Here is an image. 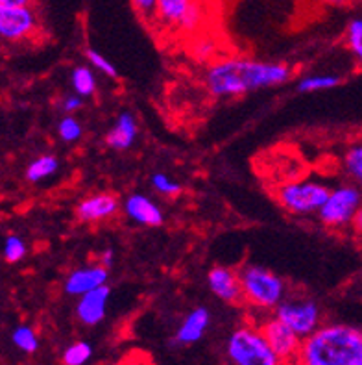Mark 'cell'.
Returning a JSON list of instances; mask_svg holds the SVG:
<instances>
[{
	"mask_svg": "<svg viewBox=\"0 0 362 365\" xmlns=\"http://www.w3.org/2000/svg\"><path fill=\"white\" fill-rule=\"evenodd\" d=\"M292 78L290 65L253 58H224L206 71V88L216 98L240 97L259 89L275 88Z\"/></svg>",
	"mask_w": 362,
	"mask_h": 365,
	"instance_id": "1",
	"label": "cell"
},
{
	"mask_svg": "<svg viewBox=\"0 0 362 365\" xmlns=\"http://www.w3.org/2000/svg\"><path fill=\"white\" fill-rule=\"evenodd\" d=\"M294 365H362V330L344 323L321 324L303 339Z\"/></svg>",
	"mask_w": 362,
	"mask_h": 365,
	"instance_id": "2",
	"label": "cell"
},
{
	"mask_svg": "<svg viewBox=\"0 0 362 365\" xmlns=\"http://www.w3.org/2000/svg\"><path fill=\"white\" fill-rule=\"evenodd\" d=\"M225 356L231 365H284L261 329L253 324H240L228 336Z\"/></svg>",
	"mask_w": 362,
	"mask_h": 365,
	"instance_id": "3",
	"label": "cell"
},
{
	"mask_svg": "<svg viewBox=\"0 0 362 365\" xmlns=\"http://www.w3.org/2000/svg\"><path fill=\"white\" fill-rule=\"evenodd\" d=\"M239 277L244 301L257 310H275L287 297V284L283 278L262 265H244Z\"/></svg>",
	"mask_w": 362,
	"mask_h": 365,
	"instance_id": "4",
	"label": "cell"
},
{
	"mask_svg": "<svg viewBox=\"0 0 362 365\" xmlns=\"http://www.w3.org/2000/svg\"><path fill=\"white\" fill-rule=\"evenodd\" d=\"M331 190L318 180H299L283 184L277 190V200L292 215L318 213L329 199Z\"/></svg>",
	"mask_w": 362,
	"mask_h": 365,
	"instance_id": "5",
	"label": "cell"
},
{
	"mask_svg": "<svg viewBox=\"0 0 362 365\" xmlns=\"http://www.w3.org/2000/svg\"><path fill=\"white\" fill-rule=\"evenodd\" d=\"M362 208V191L357 185H340L331 190L329 199L318 212V219L327 228H342L351 225L358 210Z\"/></svg>",
	"mask_w": 362,
	"mask_h": 365,
	"instance_id": "6",
	"label": "cell"
},
{
	"mask_svg": "<svg viewBox=\"0 0 362 365\" xmlns=\"http://www.w3.org/2000/svg\"><path fill=\"white\" fill-rule=\"evenodd\" d=\"M274 315L302 339H307L321 327V310L312 299H284L274 310Z\"/></svg>",
	"mask_w": 362,
	"mask_h": 365,
	"instance_id": "7",
	"label": "cell"
},
{
	"mask_svg": "<svg viewBox=\"0 0 362 365\" xmlns=\"http://www.w3.org/2000/svg\"><path fill=\"white\" fill-rule=\"evenodd\" d=\"M39 30L36 9L21 4H0V37L4 43H23Z\"/></svg>",
	"mask_w": 362,
	"mask_h": 365,
	"instance_id": "8",
	"label": "cell"
},
{
	"mask_svg": "<svg viewBox=\"0 0 362 365\" xmlns=\"http://www.w3.org/2000/svg\"><path fill=\"white\" fill-rule=\"evenodd\" d=\"M261 332L265 334L266 341L270 343V347L274 349V352L281 358L284 365H294L298 360V354L302 351L303 339L299 338L298 334L294 332L290 327L280 321L277 317H270V319L262 321V324L259 327Z\"/></svg>",
	"mask_w": 362,
	"mask_h": 365,
	"instance_id": "9",
	"label": "cell"
},
{
	"mask_svg": "<svg viewBox=\"0 0 362 365\" xmlns=\"http://www.w3.org/2000/svg\"><path fill=\"white\" fill-rule=\"evenodd\" d=\"M207 286L215 297L228 304H239L244 301L243 284L237 271L225 265H215L207 273Z\"/></svg>",
	"mask_w": 362,
	"mask_h": 365,
	"instance_id": "10",
	"label": "cell"
},
{
	"mask_svg": "<svg viewBox=\"0 0 362 365\" xmlns=\"http://www.w3.org/2000/svg\"><path fill=\"white\" fill-rule=\"evenodd\" d=\"M124 215L135 225L156 228L165 222V213L156 200H151L144 193H132L124 199Z\"/></svg>",
	"mask_w": 362,
	"mask_h": 365,
	"instance_id": "11",
	"label": "cell"
},
{
	"mask_svg": "<svg viewBox=\"0 0 362 365\" xmlns=\"http://www.w3.org/2000/svg\"><path fill=\"white\" fill-rule=\"evenodd\" d=\"M110 269L97 265H85V267L73 269L63 282V292L70 297H82L89 292H95L97 287L106 286Z\"/></svg>",
	"mask_w": 362,
	"mask_h": 365,
	"instance_id": "12",
	"label": "cell"
},
{
	"mask_svg": "<svg viewBox=\"0 0 362 365\" xmlns=\"http://www.w3.org/2000/svg\"><path fill=\"white\" fill-rule=\"evenodd\" d=\"M111 299V287L102 286L95 292H89L85 295L78 297L76 302V317L83 327H97L106 319L107 302Z\"/></svg>",
	"mask_w": 362,
	"mask_h": 365,
	"instance_id": "13",
	"label": "cell"
},
{
	"mask_svg": "<svg viewBox=\"0 0 362 365\" xmlns=\"http://www.w3.org/2000/svg\"><path fill=\"white\" fill-rule=\"evenodd\" d=\"M120 202L113 193H95L76 206V217L82 222H102L115 217L119 213Z\"/></svg>",
	"mask_w": 362,
	"mask_h": 365,
	"instance_id": "14",
	"label": "cell"
},
{
	"mask_svg": "<svg viewBox=\"0 0 362 365\" xmlns=\"http://www.w3.org/2000/svg\"><path fill=\"white\" fill-rule=\"evenodd\" d=\"M209 324H211V312L207 310L206 306L193 308V310L185 315V319L181 321V324L176 330L174 341L178 345H183V347L202 341L207 329H209Z\"/></svg>",
	"mask_w": 362,
	"mask_h": 365,
	"instance_id": "15",
	"label": "cell"
},
{
	"mask_svg": "<svg viewBox=\"0 0 362 365\" xmlns=\"http://www.w3.org/2000/svg\"><path fill=\"white\" fill-rule=\"evenodd\" d=\"M139 135L137 119L132 111L124 110L117 117L115 125L106 134V145L113 150H128L135 145Z\"/></svg>",
	"mask_w": 362,
	"mask_h": 365,
	"instance_id": "16",
	"label": "cell"
},
{
	"mask_svg": "<svg viewBox=\"0 0 362 365\" xmlns=\"http://www.w3.org/2000/svg\"><path fill=\"white\" fill-rule=\"evenodd\" d=\"M196 0H157L154 23L166 30H179Z\"/></svg>",
	"mask_w": 362,
	"mask_h": 365,
	"instance_id": "17",
	"label": "cell"
},
{
	"mask_svg": "<svg viewBox=\"0 0 362 365\" xmlns=\"http://www.w3.org/2000/svg\"><path fill=\"white\" fill-rule=\"evenodd\" d=\"M58 169H60V160L54 154H41V156L33 158L32 162L28 163L24 176H26L28 182L39 184V182L54 176Z\"/></svg>",
	"mask_w": 362,
	"mask_h": 365,
	"instance_id": "18",
	"label": "cell"
},
{
	"mask_svg": "<svg viewBox=\"0 0 362 365\" xmlns=\"http://www.w3.org/2000/svg\"><path fill=\"white\" fill-rule=\"evenodd\" d=\"M70 83H73L74 93L82 98H89L97 93V76H95V71L89 65L74 67L73 73H70Z\"/></svg>",
	"mask_w": 362,
	"mask_h": 365,
	"instance_id": "19",
	"label": "cell"
},
{
	"mask_svg": "<svg viewBox=\"0 0 362 365\" xmlns=\"http://www.w3.org/2000/svg\"><path fill=\"white\" fill-rule=\"evenodd\" d=\"M342 83V78L339 74H309L303 76L298 82V91L299 93H318V91H327Z\"/></svg>",
	"mask_w": 362,
	"mask_h": 365,
	"instance_id": "20",
	"label": "cell"
},
{
	"mask_svg": "<svg viewBox=\"0 0 362 365\" xmlns=\"http://www.w3.org/2000/svg\"><path fill=\"white\" fill-rule=\"evenodd\" d=\"M344 43L355 61L362 65V15H357L348 23L344 32Z\"/></svg>",
	"mask_w": 362,
	"mask_h": 365,
	"instance_id": "21",
	"label": "cell"
},
{
	"mask_svg": "<svg viewBox=\"0 0 362 365\" xmlns=\"http://www.w3.org/2000/svg\"><path fill=\"white\" fill-rule=\"evenodd\" d=\"M342 167H344L346 175L355 184L362 185V141L348 147V150L344 153V158H342Z\"/></svg>",
	"mask_w": 362,
	"mask_h": 365,
	"instance_id": "22",
	"label": "cell"
},
{
	"mask_svg": "<svg viewBox=\"0 0 362 365\" xmlns=\"http://www.w3.org/2000/svg\"><path fill=\"white\" fill-rule=\"evenodd\" d=\"M11 343L21 352H26V354H33L39 349V338H37L36 330L28 324H18L15 327L14 332H11Z\"/></svg>",
	"mask_w": 362,
	"mask_h": 365,
	"instance_id": "23",
	"label": "cell"
},
{
	"mask_svg": "<svg viewBox=\"0 0 362 365\" xmlns=\"http://www.w3.org/2000/svg\"><path fill=\"white\" fill-rule=\"evenodd\" d=\"M92 356V347L87 341H74L61 354L63 365H85Z\"/></svg>",
	"mask_w": 362,
	"mask_h": 365,
	"instance_id": "24",
	"label": "cell"
},
{
	"mask_svg": "<svg viewBox=\"0 0 362 365\" xmlns=\"http://www.w3.org/2000/svg\"><path fill=\"white\" fill-rule=\"evenodd\" d=\"M28 249L26 243L17 234H9L4 240V247H2V256H4L6 264H18L21 259H24Z\"/></svg>",
	"mask_w": 362,
	"mask_h": 365,
	"instance_id": "25",
	"label": "cell"
},
{
	"mask_svg": "<svg viewBox=\"0 0 362 365\" xmlns=\"http://www.w3.org/2000/svg\"><path fill=\"white\" fill-rule=\"evenodd\" d=\"M82 134L83 128L76 117H61L60 123H58V135H60L61 141H65V143H74V141H78V139L82 138Z\"/></svg>",
	"mask_w": 362,
	"mask_h": 365,
	"instance_id": "26",
	"label": "cell"
},
{
	"mask_svg": "<svg viewBox=\"0 0 362 365\" xmlns=\"http://www.w3.org/2000/svg\"><path fill=\"white\" fill-rule=\"evenodd\" d=\"M150 184L151 187H154L159 195H163V197H176V195H179L181 190H183L179 182H176L174 178H170L165 173H156V175H151Z\"/></svg>",
	"mask_w": 362,
	"mask_h": 365,
	"instance_id": "27",
	"label": "cell"
},
{
	"mask_svg": "<svg viewBox=\"0 0 362 365\" xmlns=\"http://www.w3.org/2000/svg\"><path fill=\"white\" fill-rule=\"evenodd\" d=\"M85 58H87L89 65H91L95 71L106 74V76H110V78H117L115 65L111 63L106 56H102L100 52L95 51V48H87V51H85Z\"/></svg>",
	"mask_w": 362,
	"mask_h": 365,
	"instance_id": "28",
	"label": "cell"
},
{
	"mask_svg": "<svg viewBox=\"0 0 362 365\" xmlns=\"http://www.w3.org/2000/svg\"><path fill=\"white\" fill-rule=\"evenodd\" d=\"M203 19H206V9H203L202 2H194V6L191 8V11L187 14V17H185L183 24H181V32H196L198 28H200V24L203 23Z\"/></svg>",
	"mask_w": 362,
	"mask_h": 365,
	"instance_id": "29",
	"label": "cell"
},
{
	"mask_svg": "<svg viewBox=\"0 0 362 365\" xmlns=\"http://www.w3.org/2000/svg\"><path fill=\"white\" fill-rule=\"evenodd\" d=\"M129 2H132L133 9L137 11V15H141L147 21H154L157 0H129Z\"/></svg>",
	"mask_w": 362,
	"mask_h": 365,
	"instance_id": "30",
	"label": "cell"
},
{
	"mask_svg": "<svg viewBox=\"0 0 362 365\" xmlns=\"http://www.w3.org/2000/svg\"><path fill=\"white\" fill-rule=\"evenodd\" d=\"M213 52H215V43H213L211 39H198L196 45H194V48H193L194 58L200 61L211 60Z\"/></svg>",
	"mask_w": 362,
	"mask_h": 365,
	"instance_id": "31",
	"label": "cell"
},
{
	"mask_svg": "<svg viewBox=\"0 0 362 365\" xmlns=\"http://www.w3.org/2000/svg\"><path fill=\"white\" fill-rule=\"evenodd\" d=\"M83 106V98L80 97V95H67V97L63 98V101L60 102V110L63 111L65 115H70V113H74V111L82 110Z\"/></svg>",
	"mask_w": 362,
	"mask_h": 365,
	"instance_id": "32",
	"label": "cell"
},
{
	"mask_svg": "<svg viewBox=\"0 0 362 365\" xmlns=\"http://www.w3.org/2000/svg\"><path fill=\"white\" fill-rule=\"evenodd\" d=\"M98 264H100L102 267L110 269L111 265L115 264V250L111 249V247H107V249L102 250L100 255H98Z\"/></svg>",
	"mask_w": 362,
	"mask_h": 365,
	"instance_id": "33",
	"label": "cell"
},
{
	"mask_svg": "<svg viewBox=\"0 0 362 365\" xmlns=\"http://www.w3.org/2000/svg\"><path fill=\"white\" fill-rule=\"evenodd\" d=\"M351 227H353V230L357 232L358 236H362V208L358 210L357 215L353 217V222H351Z\"/></svg>",
	"mask_w": 362,
	"mask_h": 365,
	"instance_id": "34",
	"label": "cell"
},
{
	"mask_svg": "<svg viewBox=\"0 0 362 365\" xmlns=\"http://www.w3.org/2000/svg\"><path fill=\"white\" fill-rule=\"evenodd\" d=\"M0 4H21V6H30L32 0H0Z\"/></svg>",
	"mask_w": 362,
	"mask_h": 365,
	"instance_id": "35",
	"label": "cell"
},
{
	"mask_svg": "<svg viewBox=\"0 0 362 365\" xmlns=\"http://www.w3.org/2000/svg\"><path fill=\"white\" fill-rule=\"evenodd\" d=\"M324 2H327V4H331V6H342V4H346L348 0H324Z\"/></svg>",
	"mask_w": 362,
	"mask_h": 365,
	"instance_id": "36",
	"label": "cell"
}]
</instances>
